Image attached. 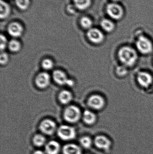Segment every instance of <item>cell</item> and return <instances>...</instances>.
<instances>
[{"instance_id": "6da1fadb", "label": "cell", "mask_w": 153, "mask_h": 154, "mask_svg": "<svg viewBox=\"0 0 153 154\" xmlns=\"http://www.w3.org/2000/svg\"><path fill=\"white\" fill-rule=\"evenodd\" d=\"M118 57L120 61L125 66H131L136 62L137 54L134 48L125 46L119 50Z\"/></svg>"}, {"instance_id": "7a4b0ae2", "label": "cell", "mask_w": 153, "mask_h": 154, "mask_svg": "<svg viewBox=\"0 0 153 154\" xmlns=\"http://www.w3.org/2000/svg\"><path fill=\"white\" fill-rule=\"evenodd\" d=\"M105 11L108 18L115 21L121 20L125 16V9L119 3H108L106 5Z\"/></svg>"}, {"instance_id": "3957f363", "label": "cell", "mask_w": 153, "mask_h": 154, "mask_svg": "<svg viewBox=\"0 0 153 154\" xmlns=\"http://www.w3.org/2000/svg\"><path fill=\"white\" fill-rule=\"evenodd\" d=\"M136 47L142 54H147L152 52L153 46L150 39L144 35H140L137 40Z\"/></svg>"}, {"instance_id": "277c9868", "label": "cell", "mask_w": 153, "mask_h": 154, "mask_svg": "<svg viewBox=\"0 0 153 154\" xmlns=\"http://www.w3.org/2000/svg\"><path fill=\"white\" fill-rule=\"evenodd\" d=\"M81 116L80 109L75 106H69L66 109L64 116L65 119L70 123H74L79 120Z\"/></svg>"}, {"instance_id": "5b68a950", "label": "cell", "mask_w": 153, "mask_h": 154, "mask_svg": "<svg viewBox=\"0 0 153 154\" xmlns=\"http://www.w3.org/2000/svg\"><path fill=\"white\" fill-rule=\"evenodd\" d=\"M87 36L91 42L96 44L102 42L105 38L102 31L96 28H92L88 30Z\"/></svg>"}, {"instance_id": "8992f818", "label": "cell", "mask_w": 153, "mask_h": 154, "mask_svg": "<svg viewBox=\"0 0 153 154\" xmlns=\"http://www.w3.org/2000/svg\"><path fill=\"white\" fill-rule=\"evenodd\" d=\"M58 136L64 140H71L75 135V130L73 128L67 125H62L59 128L57 131Z\"/></svg>"}, {"instance_id": "52a82bcc", "label": "cell", "mask_w": 153, "mask_h": 154, "mask_svg": "<svg viewBox=\"0 0 153 154\" xmlns=\"http://www.w3.org/2000/svg\"><path fill=\"white\" fill-rule=\"evenodd\" d=\"M7 31L12 37L18 38L22 34L23 28L20 23L16 21L12 22L8 24Z\"/></svg>"}, {"instance_id": "ba28073f", "label": "cell", "mask_w": 153, "mask_h": 154, "mask_svg": "<svg viewBox=\"0 0 153 154\" xmlns=\"http://www.w3.org/2000/svg\"><path fill=\"white\" fill-rule=\"evenodd\" d=\"M89 106L95 109H100L105 105L104 99L101 96L98 95H92L88 100Z\"/></svg>"}, {"instance_id": "9c48e42d", "label": "cell", "mask_w": 153, "mask_h": 154, "mask_svg": "<svg viewBox=\"0 0 153 154\" xmlns=\"http://www.w3.org/2000/svg\"><path fill=\"white\" fill-rule=\"evenodd\" d=\"M40 129L46 134H52L55 130L56 125L54 121L49 119L43 120L40 125Z\"/></svg>"}, {"instance_id": "30bf717a", "label": "cell", "mask_w": 153, "mask_h": 154, "mask_svg": "<svg viewBox=\"0 0 153 154\" xmlns=\"http://www.w3.org/2000/svg\"><path fill=\"white\" fill-rule=\"evenodd\" d=\"M137 80L141 86L147 88L152 83L153 77L152 75L147 72H141L137 75Z\"/></svg>"}, {"instance_id": "8fae6325", "label": "cell", "mask_w": 153, "mask_h": 154, "mask_svg": "<svg viewBox=\"0 0 153 154\" xmlns=\"http://www.w3.org/2000/svg\"><path fill=\"white\" fill-rule=\"evenodd\" d=\"M100 25L102 30L107 33L113 32L116 28L115 21L109 18L102 19L101 20Z\"/></svg>"}, {"instance_id": "7c38bea8", "label": "cell", "mask_w": 153, "mask_h": 154, "mask_svg": "<svg viewBox=\"0 0 153 154\" xmlns=\"http://www.w3.org/2000/svg\"><path fill=\"white\" fill-rule=\"evenodd\" d=\"M94 143L98 148L103 150H108L111 145L110 141L104 136L96 137L94 140Z\"/></svg>"}, {"instance_id": "4fadbf2b", "label": "cell", "mask_w": 153, "mask_h": 154, "mask_svg": "<svg viewBox=\"0 0 153 154\" xmlns=\"http://www.w3.org/2000/svg\"><path fill=\"white\" fill-rule=\"evenodd\" d=\"M50 82V77L47 73L42 72L37 76L36 83L39 88H44L48 86Z\"/></svg>"}, {"instance_id": "5bb4252c", "label": "cell", "mask_w": 153, "mask_h": 154, "mask_svg": "<svg viewBox=\"0 0 153 154\" xmlns=\"http://www.w3.org/2000/svg\"><path fill=\"white\" fill-rule=\"evenodd\" d=\"M0 8V18L1 20H4L8 18L11 13L10 5L4 0H1Z\"/></svg>"}, {"instance_id": "9a60e30c", "label": "cell", "mask_w": 153, "mask_h": 154, "mask_svg": "<svg viewBox=\"0 0 153 154\" xmlns=\"http://www.w3.org/2000/svg\"><path fill=\"white\" fill-rule=\"evenodd\" d=\"M53 76L55 81L59 85L67 84L69 80L67 79L65 74L60 70H55L53 73Z\"/></svg>"}, {"instance_id": "2e32d148", "label": "cell", "mask_w": 153, "mask_h": 154, "mask_svg": "<svg viewBox=\"0 0 153 154\" xmlns=\"http://www.w3.org/2000/svg\"><path fill=\"white\" fill-rule=\"evenodd\" d=\"M64 154H81V148L76 145L69 144L65 146L63 148Z\"/></svg>"}, {"instance_id": "e0dca14e", "label": "cell", "mask_w": 153, "mask_h": 154, "mask_svg": "<svg viewBox=\"0 0 153 154\" xmlns=\"http://www.w3.org/2000/svg\"><path fill=\"white\" fill-rule=\"evenodd\" d=\"M60 150V145L57 142L52 141L49 142L46 146L47 154H57Z\"/></svg>"}, {"instance_id": "ac0fdd59", "label": "cell", "mask_w": 153, "mask_h": 154, "mask_svg": "<svg viewBox=\"0 0 153 154\" xmlns=\"http://www.w3.org/2000/svg\"><path fill=\"white\" fill-rule=\"evenodd\" d=\"M73 2L76 9L81 11L88 9L92 4V0H73Z\"/></svg>"}, {"instance_id": "d6986e66", "label": "cell", "mask_w": 153, "mask_h": 154, "mask_svg": "<svg viewBox=\"0 0 153 154\" xmlns=\"http://www.w3.org/2000/svg\"><path fill=\"white\" fill-rule=\"evenodd\" d=\"M80 23L83 29L89 30L93 28V22L92 19L88 16H84L80 19Z\"/></svg>"}, {"instance_id": "ffe728a7", "label": "cell", "mask_w": 153, "mask_h": 154, "mask_svg": "<svg viewBox=\"0 0 153 154\" xmlns=\"http://www.w3.org/2000/svg\"><path fill=\"white\" fill-rule=\"evenodd\" d=\"M84 120L86 124L92 125L96 121V117L95 114L90 110H85L84 113Z\"/></svg>"}, {"instance_id": "44dd1931", "label": "cell", "mask_w": 153, "mask_h": 154, "mask_svg": "<svg viewBox=\"0 0 153 154\" xmlns=\"http://www.w3.org/2000/svg\"><path fill=\"white\" fill-rule=\"evenodd\" d=\"M59 99L60 102L63 104H67L72 100V94L68 91H63L59 94Z\"/></svg>"}, {"instance_id": "7402d4cb", "label": "cell", "mask_w": 153, "mask_h": 154, "mask_svg": "<svg viewBox=\"0 0 153 154\" xmlns=\"http://www.w3.org/2000/svg\"><path fill=\"white\" fill-rule=\"evenodd\" d=\"M16 6L21 11H26L30 5V0H15Z\"/></svg>"}, {"instance_id": "603a6c76", "label": "cell", "mask_w": 153, "mask_h": 154, "mask_svg": "<svg viewBox=\"0 0 153 154\" xmlns=\"http://www.w3.org/2000/svg\"><path fill=\"white\" fill-rule=\"evenodd\" d=\"M8 47L10 50L13 52H17L21 48L20 44L18 41L15 39L11 40L8 43Z\"/></svg>"}, {"instance_id": "cb8c5ba5", "label": "cell", "mask_w": 153, "mask_h": 154, "mask_svg": "<svg viewBox=\"0 0 153 154\" xmlns=\"http://www.w3.org/2000/svg\"><path fill=\"white\" fill-rule=\"evenodd\" d=\"M33 141L34 144L37 146H42L46 142V138L41 135H36L33 138Z\"/></svg>"}, {"instance_id": "d4e9b609", "label": "cell", "mask_w": 153, "mask_h": 154, "mask_svg": "<svg viewBox=\"0 0 153 154\" xmlns=\"http://www.w3.org/2000/svg\"><path fill=\"white\" fill-rule=\"evenodd\" d=\"M81 144L84 148H88L90 147L92 144V141L90 137H84L80 140Z\"/></svg>"}, {"instance_id": "484cf974", "label": "cell", "mask_w": 153, "mask_h": 154, "mask_svg": "<svg viewBox=\"0 0 153 154\" xmlns=\"http://www.w3.org/2000/svg\"><path fill=\"white\" fill-rule=\"evenodd\" d=\"M42 66L46 69H50L53 68V62L49 59H45L42 63Z\"/></svg>"}, {"instance_id": "4316f807", "label": "cell", "mask_w": 153, "mask_h": 154, "mask_svg": "<svg viewBox=\"0 0 153 154\" xmlns=\"http://www.w3.org/2000/svg\"><path fill=\"white\" fill-rule=\"evenodd\" d=\"M0 39H1V47L0 48H1V50H3L5 49L7 46V43H8L6 37L2 34L1 35Z\"/></svg>"}, {"instance_id": "83f0119b", "label": "cell", "mask_w": 153, "mask_h": 154, "mask_svg": "<svg viewBox=\"0 0 153 154\" xmlns=\"http://www.w3.org/2000/svg\"><path fill=\"white\" fill-rule=\"evenodd\" d=\"M8 60V55L4 52H1V63L4 64L7 62Z\"/></svg>"}, {"instance_id": "f1b7e54d", "label": "cell", "mask_w": 153, "mask_h": 154, "mask_svg": "<svg viewBox=\"0 0 153 154\" xmlns=\"http://www.w3.org/2000/svg\"><path fill=\"white\" fill-rule=\"evenodd\" d=\"M117 73L119 75H124L126 74V69L124 67L119 66L117 69Z\"/></svg>"}, {"instance_id": "f546056e", "label": "cell", "mask_w": 153, "mask_h": 154, "mask_svg": "<svg viewBox=\"0 0 153 154\" xmlns=\"http://www.w3.org/2000/svg\"><path fill=\"white\" fill-rule=\"evenodd\" d=\"M123 1V0H110V2H112L119 3H120Z\"/></svg>"}, {"instance_id": "4dcf8cb0", "label": "cell", "mask_w": 153, "mask_h": 154, "mask_svg": "<svg viewBox=\"0 0 153 154\" xmlns=\"http://www.w3.org/2000/svg\"><path fill=\"white\" fill-rule=\"evenodd\" d=\"M33 154H44V153L41 151H37L34 152Z\"/></svg>"}]
</instances>
